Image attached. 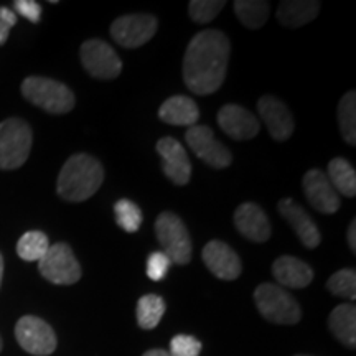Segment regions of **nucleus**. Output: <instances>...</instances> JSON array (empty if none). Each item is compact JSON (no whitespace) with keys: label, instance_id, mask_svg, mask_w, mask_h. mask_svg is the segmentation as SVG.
Returning <instances> with one entry per match:
<instances>
[{"label":"nucleus","instance_id":"nucleus-1","mask_svg":"<svg viewBox=\"0 0 356 356\" xmlns=\"http://www.w3.org/2000/svg\"><path fill=\"white\" fill-rule=\"evenodd\" d=\"M231 44L220 30H204L191 38L184 58V79L195 95H211L221 88L228 70Z\"/></svg>","mask_w":356,"mask_h":356},{"label":"nucleus","instance_id":"nucleus-2","mask_svg":"<svg viewBox=\"0 0 356 356\" xmlns=\"http://www.w3.org/2000/svg\"><path fill=\"white\" fill-rule=\"evenodd\" d=\"M104 180L99 160L88 154H76L66 160L58 177V195L66 202L79 203L91 198Z\"/></svg>","mask_w":356,"mask_h":356},{"label":"nucleus","instance_id":"nucleus-3","mask_svg":"<svg viewBox=\"0 0 356 356\" xmlns=\"http://www.w3.org/2000/svg\"><path fill=\"white\" fill-rule=\"evenodd\" d=\"M26 101L50 114H66L74 108V95L66 84L50 78L30 76L22 83Z\"/></svg>","mask_w":356,"mask_h":356},{"label":"nucleus","instance_id":"nucleus-4","mask_svg":"<svg viewBox=\"0 0 356 356\" xmlns=\"http://www.w3.org/2000/svg\"><path fill=\"white\" fill-rule=\"evenodd\" d=\"M32 129L24 119L10 118L0 122V168L15 170L29 159L32 150Z\"/></svg>","mask_w":356,"mask_h":356},{"label":"nucleus","instance_id":"nucleus-5","mask_svg":"<svg viewBox=\"0 0 356 356\" xmlns=\"http://www.w3.org/2000/svg\"><path fill=\"white\" fill-rule=\"evenodd\" d=\"M254 302L262 317L273 323L293 325L302 317L297 300L274 284H261L254 292Z\"/></svg>","mask_w":356,"mask_h":356},{"label":"nucleus","instance_id":"nucleus-6","mask_svg":"<svg viewBox=\"0 0 356 356\" xmlns=\"http://www.w3.org/2000/svg\"><path fill=\"white\" fill-rule=\"evenodd\" d=\"M38 270L48 282L56 286H71L81 279V266L66 243L51 244L42 259L38 261Z\"/></svg>","mask_w":356,"mask_h":356},{"label":"nucleus","instance_id":"nucleus-7","mask_svg":"<svg viewBox=\"0 0 356 356\" xmlns=\"http://www.w3.org/2000/svg\"><path fill=\"white\" fill-rule=\"evenodd\" d=\"M155 233L170 262L186 264L191 259V239L184 221L175 213H162L155 221Z\"/></svg>","mask_w":356,"mask_h":356},{"label":"nucleus","instance_id":"nucleus-8","mask_svg":"<svg viewBox=\"0 0 356 356\" xmlns=\"http://www.w3.org/2000/svg\"><path fill=\"white\" fill-rule=\"evenodd\" d=\"M15 338L26 353L48 356L56 350V335L44 320L25 315L15 325Z\"/></svg>","mask_w":356,"mask_h":356},{"label":"nucleus","instance_id":"nucleus-9","mask_svg":"<svg viewBox=\"0 0 356 356\" xmlns=\"http://www.w3.org/2000/svg\"><path fill=\"white\" fill-rule=\"evenodd\" d=\"M81 63L91 76L97 79L118 78L122 70V61L118 53L102 40L92 38L81 44Z\"/></svg>","mask_w":356,"mask_h":356},{"label":"nucleus","instance_id":"nucleus-10","mask_svg":"<svg viewBox=\"0 0 356 356\" xmlns=\"http://www.w3.org/2000/svg\"><path fill=\"white\" fill-rule=\"evenodd\" d=\"M186 144L200 160L213 168H226L231 165L229 149L215 137V132L207 126H191L185 134Z\"/></svg>","mask_w":356,"mask_h":356},{"label":"nucleus","instance_id":"nucleus-11","mask_svg":"<svg viewBox=\"0 0 356 356\" xmlns=\"http://www.w3.org/2000/svg\"><path fill=\"white\" fill-rule=\"evenodd\" d=\"M157 19L147 13L119 17L111 25V35L121 47L139 48L157 32Z\"/></svg>","mask_w":356,"mask_h":356},{"label":"nucleus","instance_id":"nucleus-12","mask_svg":"<svg viewBox=\"0 0 356 356\" xmlns=\"http://www.w3.org/2000/svg\"><path fill=\"white\" fill-rule=\"evenodd\" d=\"M304 191L312 207L323 215H333L340 210V197L322 170L312 168L305 173Z\"/></svg>","mask_w":356,"mask_h":356},{"label":"nucleus","instance_id":"nucleus-13","mask_svg":"<svg viewBox=\"0 0 356 356\" xmlns=\"http://www.w3.org/2000/svg\"><path fill=\"white\" fill-rule=\"evenodd\" d=\"M157 152L162 157V170L175 185H186L191 177V163L184 145L173 137H163L157 142Z\"/></svg>","mask_w":356,"mask_h":356},{"label":"nucleus","instance_id":"nucleus-14","mask_svg":"<svg viewBox=\"0 0 356 356\" xmlns=\"http://www.w3.org/2000/svg\"><path fill=\"white\" fill-rule=\"evenodd\" d=\"M257 111H259L261 119L264 121L273 139L277 142L291 139L296 122H293L291 111L282 101L274 96H262L257 102Z\"/></svg>","mask_w":356,"mask_h":356},{"label":"nucleus","instance_id":"nucleus-15","mask_svg":"<svg viewBox=\"0 0 356 356\" xmlns=\"http://www.w3.org/2000/svg\"><path fill=\"white\" fill-rule=\"evenodd\" d=\"M218 124L222 132L236 140H249L261 131L256 115L238 104L222 106L218 113Z\"/></svg>","mask_w":356,"mask_h":356},{"label":"nucleus","instance_id":"nucleus-16","mask_svg":"<svg viewBox=\"0 0 356 356\" xmlns=\"http://www.w3.org/2000/svg\"><path fill=\"white\" fill-rule=\"evenodd\" d=\"M203 262L213 275L222 280H234L243 273L239 256L222 241H210L204 246Z\"/></svg>","mask_w":356,"mask_h":356},{"label":"nucleus","instance_id":"nucleus-17","mask_svg":"<svg viewBox=\"0 0 356 356\" xmlns=\"http://www.w3.org/2000/svg\"><path fill=\"white\" fill-rule=\"evenodd\" d=\"M279 213L292 226V229L296 231V234L299 236V239L305 248L315 249L318 246L320 239H322L320 238V231L317 225L312 221L309 213L300 204H297L292 198L280 200Z\"/></svg>","mask_w":356,"mask_h":356},{"label":"nucleus","instance_id":"nucleus-18","mask_svg":"<svg viewBox=\"0 0 356 356\" xmlns=\"http://www.w3.org/2000/svg\"><path fill=\"white\" fill-rule=\"evenodd\" d=\"M234 225L244 238L254 243H264L270 238V222L256 203H243L234 213Z\"/></svg>","mask_w":356,"mask_h":356},{"label":"nucleus","instance_id":"nucleus-19","mask_svg":"<svg viewBox=\"0 0 356 356\" xmlns=\"http://www.w3.org/2000/svg\"><path fill=\"white\" fill-rule=\"evenodd\" d=\"M274 277L284 287L304 289L314 279V270L307 262L297 259L293 256H280L273 264Z\"/></svg>","mask_w":356,"mask_h":356},{"label":"nucleus","instance_id":"nucleus-20","mask_svg":"<svg viewBox=\"0 0 356 356\" xmlns=\"http://www.w3.org/2000/svg\"><path fill=\"white\" fill-rule=\"evenodd\" d=\"M159 115L170 126H195L200 118L197 102L186 96H172L160 106Z\"/></svg>","mask_w":356,"mask_h":356},{"label":"nucleus","instance_id":"nucleus-21","mask_svg":"<svg viewBox=\"0 0 356 356\" xmlns=\"http://www.w3.org/2000/svg\"><path fill=\"white\" fill-rule=\"evenodd\" d=\"M328 327L333 337L348 348L356 345V309L355 305L341 304L332 310Z\"/></svg>","mask_w":356,"mask_h":356},{"label":"nucleus","instance_id":"nucleus-22","mask_svg":"<svg viewBox=\"0 0 356 356\" xmlns=\"http://www.w3.org/2000/svg\"><path fill=\"white\" fill-rule=\"evenodd\" d=\"M320 12V3L315 0H287L277 8V19L284 26H297L310 24Z\"/></svg>","mask_w":356,"mask_h":356},{"label":"nucleus","instance_id":"nucleus-23","mask_svg":"<svg viewBox=\"0 0 356 356\" xmlns=\"http://www.w3.org/2000/svg\"><path fill=\"white\" fill-rule=\"evenodd\" d=\"M328 180L332 181L337 193L345 197H355L356 195V172L351 167L348 160L337 157L328 163Z\"/></svg>","mask_w":356,"mask_h":356},{"label":"nucleus","instance_id":"nucleus-24","mask_svg":"<svg viewBox=\"0 0 356 356\" xmlns=\"http://www.w3.org/2000/svg\"><path fill=\"white\" fill-rule=\"evenodd\" d=\"M270 3L262 0H236L234 13L248 29H261L269 19Z\"/></svg>","mask_w":356,"mask_h":356},{"label":"nucleus","instance_id":"nucleus-25","mask_svg":"<svg viewBox=\"0 0 356 356\" xmlns=\"http://www.w3.org/2000/svg\"><path fill=\"white\" fill-rule=\"evenodd\" d=\"M163 314H165V300L155 293L140 297L137 302V323L144 330H152L157 327Z\"/></svg>","mask_w":356,"mask_h":356},{"label":"nucleus","instance_id":"nucleus-26","mask_svg":"<svg viewBox=\"0 0 356 356\" xmlns=\"http://www.w3.org/2000/svg\"><path fill=\"white\" fill-rule=\"evenodd\" d=\"M48 236L42 231H26L17 243V254L24 261H40L50 249Z\"/></svg>","mask_w":356,"mask_h":356},{"label":"nucleus","instance_id":"nucleus-27","mask_svg":"<svg viewBox=\"0 0 356 356\" xmlns=\"http://www.w3.org/2000/svg\"><path fill=\"white\" fill-rule=\"evenodd\" d=\"M338 122L346 144H356V95L355 91L346 92L338 104Z\"/></svg>","mask_w":356,"mask_h":356},{"label":"nucleus","instance_id":"nucleus-28","mask_svg":"<svg viewBox=\"0 0 356 356\" xmlns=\"http://www.w3.org/2000/svg\"><path fill=\"white\" fill-rule=\"evenodd\" d=\"M115 221L126 233H136L142 225V211L131 200H119L114 207Z\"/></svg>","mask_w":356,"mask_h":356},{"label":"nucleus","instance_id":"nucleus-29","mask_svg":"<svg viewBox=\"0 0 356 356\" xmlns=\"http://www.w3.org/2000/svg\"><path fill=\"white\" fill-rule=\"evenodd\" d=\"M327 289L333 296L346 297V299H356V274L353 269H341L333 274L327 282Z\"/></svg>","mask_w":356,"mask_h":356},{"label":"nucleus","instance_id":"nucleus-30","mask_svg":"<svg viewBox=\"0 0 356 356\" xmlns=\"http://www.w3.org/2000/svg\"><path fill=\"white\" fill-rule=\"evenodd\" d=\"M226 2L222 0H191L188 6V13L191 20H195L197 24H208L215 17H218L222 8H225Z\"/></svg>","mask_w":356,"mask_h":356},{"label":"nucleus","instance_id":"nucleus-31","mask_svg":"<svg viewBox=\"0 0 356 356\" xmlns=\"http://www.w3.org/2000/svg\"><path fill=\"white\" fill-rule=\"evenodd\" d=\"M202 343L191 335H177L170 341V353L173 356H198Z\"/></svg>","mask_w":356,"mask_h":356},{"label":"nucleus","instance_id":"nucleus-32","mask_svg":"<svg viewBox=\"0 0 356 356\" xmlns=\"http://www.w3.org/2000/svg\"><path fill=\"white\" fill-rule=\"evenodd\" d=\"M168 267H170V259H168L165 252H152L147 259V275H149V279L159 282L167 275Z\"/></svg>","mask_w":356,"mask_h":356},{"label":"nucleus","instance_id":"nucleus-33","mask_svg":"<svg viewBox=\"0 0 356 356\" xmlns=\"http://www.w3.org/2000/svg\"><path fill=\"white\" fill-rule=\"evenodd\" d=\"M13 7H15L17 13H20L22 17L33 22V24H38L40 19H42V7H40L38 2H33V0H17Z\"/></svg>","mask_w":356,"mask_h":356},{"label":"nucleus","instance_id":"nucleus-34","mask_svg":"<svg viewBox=\"0 0 356 356\" xmlns=\"http://www.w3.org/2000/svg\"><path fill=\"white\" fill-rule=\"evenodd\" d=\"M17 24L15 12L10 10L8 7H0V44L7 42L8 33Z\"/></svg>","mask_w":356,"mask_h":356},{"label":"nucleus","instance_id":"nucleus-35","mask_svg":"<svg viewBox=\"0 0 356 356\" xmlns=\"http://www.w3.org/2000/svg\"><path fill=\"white\" fill-rule=\"evenodd\" d=\"M348 243L351 251H356V221H351L350 228H348Z\"/></svg>","mask_w":356,"mask_h":356},{"label":"nucleus","instance_id":"nucleus-36","mask_svg":"<svg viewBox=\"0 0 356 356\" xmlns=\"http://www.w3.org/2000/svg\"><path fill=\"white\" fill-rule=\"evenodd\" d=\"M142 356H173V355L170 351H165V350H149Z\"/></svg>","mask_w":356,"mask_h":356},{"label":"nucleus","instance_id":"nucleus-37","mask_svg":"<svg viewBox=\"0 0 356 356\" xmlns=\"http://www.w3.org/2000/svg\"><path fill=\"white\" fill-rule=\"evenodd\" d=\"M2 277H3V257L0 254V286H2Z\"/></svg>","mask_w":356,"mask_h":356},{"label":"nucleus","instance_id":"nucleus-38","mask_svg":"<svg viewBox=\"0 0 356 356\" xmlns=\"http://www.w3.org/2000/svg\"><path fill=\"white\" fill-rule=\"evenodd\" d=\"M0 351H2V338H0Z\"/></svg>","mask_w":356,"mask_h":356},{"label":"nucleus","instance_id":"nucleus-39","mask_svg":"<svg viewBox=\"0 0 356 356\" xmlns=\"http://www.w3.org/2000/svg\"><path fill=\"white\" fill-rule=\"evenodd\" d=\"M297 356H307V355H297Z\"/></svg>","mask_w":356,"mask_h":356}]
</instances>
